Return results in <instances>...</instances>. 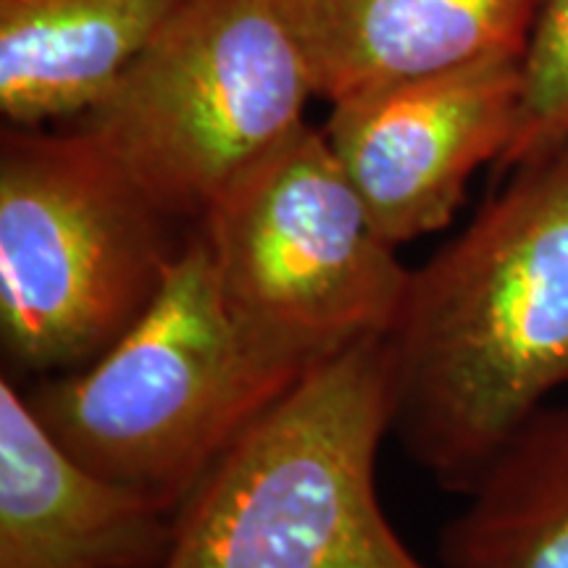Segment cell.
Returning a JSON list of instances; mask_svg holds the SVG:
<instances>
[{
    "mask_svg": "<svg viewBox=\"0 0 568 568\" xmlns=\"http://www.w3.org/2000/svg\"><path fill=\"white\" fill-rule=\"evenodd\" d=\"M521 59L479 61L332 103L324 134L387 243L445 230L471 176L500 163L521 105Z\"/></svg>",
    "mask_w": 568,
    "mask_h": 568,
    "instance_id": "cell-7",
    "label": "cell"
},
{
    "mask_svg": "<svg viewBox=\"0 0 568 568\" xmlns=\"http://www.w3.org/2000/svg\"><path fill=\"white\" fill-rule=\"evenodd\" d=\"M308 372L234 314L203 232L190 226L138 322L88 366L40 376L24 395L77 460L180 508Z\"/></svg>",
    "mask_w": 568,
    "mask_h": 568,
    "instance_id": "cell-2",
    "label": "cell"
},
{
    "mask_svg": "<svg viewBox=\"0 0 568 568\" xmlns=\"http://www.w3.org/2000/svg\"><path fill=\"white\" fill-rule=\"evenodd\" d=\"M195 226L234 314L308 368L385 339L406 301L410 268L374 226L324 130L308 122Z\"/></svg>",
    "mask_w": 568,
    "mask_h": 568,
    "instance_id": "cell-6",
    "label": "cell"
},
{
    "mask_svg": "<svg viewBox=\"0 0 568 568\" xmlns=\"http://www.w3.org/2000/svg\"><path fill=\"white\" fill-rule=\"evenodd\" d=\"M508 182L426 264L385 337L393 432L464 495L568 387V138Z\"/></svg>",
    "mask_w": 568,
    "mask_h": 568,
    "instance_id": "cell-1",
    "label": "cell"
},
{
    "mask_svg": "<svg viewBox=\"0 0 568 568\" xmlns=\"http://www.w3.org/2000/svg\"><path fill=\"white\" fill-rule=\"evenodd\" d=\"M187 0H0V113L77 122Z\"/></svg>",
    "mask_w": 568,
    "mask_h": 568,
    "instance_id": "cell-10",
    "label": "cell"
},
{
    "mask_svg": "<svg viewBox=\"0 0 568 568\" xmlns=\"http://www.w3.org/2000/svg\"><path fill=\"white\" fill-rule=\"evenodd\" d=\"M316 98L287 0H187L88 113V132L176 224L305 124Z\"/></svg>",
    "mask_w": 568,
    "mask_h": 568,
    "instance_id": "cell-5",
    "label": "cell"
},
{
    "mask_svg": "<svg viewBox=\"0 0 568 568\" xmlns=\"http://www.w3.org/2000/svg\"><path fill=\"white\" fill-rule=\"evenodd\" d=\"M568 138V0H542L521 59V105L497 169L510 172Z\"/></svg>",
    "mask_w": 568,
    "mask_h": 568,
    "instance_id": "cell-12",
    "label": "cell"
},
{
    "mask_svg": "<svg viewBox=\"0 0 568 568\" xmlns=\"http://www.w3.org/2000/svg\"><path fill=\"white\" fill-rule=\"evenodd\" d=\"M447 568H568V403L537 410L464 493Z\"/></svg>",
    "mask_w": 568,
    "mask_h": 568,
    "instance_id": "cell-11",
    "label": "cell"
},
{
    "mask_svg": "<svg viewBox=\"0 0 568 568\" xmlns=\"http://www.w3.org/2000/svg\"><path fill=\"white\" fill-rule=\"evenodd\" d=\"M393 414L385 339L314 366L184 497L159 568H429L376 495Z\"/></svg>",
    "mask_w": 568,
    "mask_h": 568,
    "instance_id": "cell-3",
    "label": "cell"
},
{
    "mask_svg": "<svg viewBox=\"0 0 568 568\" xmlns=\"http://www.w3.org/2000/svg\"><path fill=\"white\" fill-rule=\"evenodd\" d=\"M316 98L524 55L542 0H287Z\"/></svg>",
    "mask_w": 568,
    "mask_h": 568,
    "instance_id": "cell-9",
    "label": "cell"
},
{
    "mask_svg": "<svg viewBox=\"0 0 568 568\" xmlns=\"http://www.w3.org/2000/svg\"><path fill=\"white\" fill-rule=\"evenodd\" d=\"M176 222L80 126L0 134V339L6 368L88 366L159 295Z\"/></svg>",
    "mask_w": 568,
    "mask_h": 568,
    "instance_id": "cell-4",
    "label": "cell"
},
{
    "mask_svg": "<svg viewBox=\"0 0 568 568\" xmlns=\"http://www.w3.org/2000/svg\"><path fill=\"white\" fill-rule=\"evenodd\" d=\"M176 510L77 460L3 374L0 568H159Z\"/></svg>",
    "mask_w": 568,
    "mask_h": 568,
    "instance_id": "cell-8",
    "label": "cell"
}]
</instances>
